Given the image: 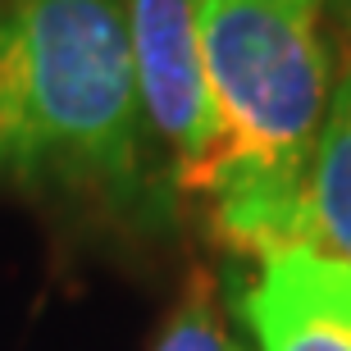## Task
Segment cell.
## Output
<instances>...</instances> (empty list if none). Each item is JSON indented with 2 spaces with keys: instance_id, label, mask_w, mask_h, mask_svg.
Segmentation results:
<instances>
[{
  "instance_id": "6",
  "label": "cell",
  "mask_w": 351,
  "mask_h": 351,
  "mask_svg": "<svg viewBox=\"0 0 351 351\" xmlns=\"http://www.w3.org/2000/svg\"><path fill=\"white\" fill-rule=\"evenodd\" d=\"M156 351H237V347L228 342V333H223L210 292L196 287L192 297L182 301V311L169 319V328L160 333Z\"/></svg>"
},
{
  "instance_id": "3",
  "label": "cell",
  "mask_w": 351,
  "mask_h": 351,
  "mask_svg": "<svg viewBox=\"0 0 351 351\" xmlns=\"http://www.w3.org/2000/svg\"><path fill=\"white\" fill-rule=\"evenodd\" d=\"M210 0H119L146 128L173 160L178 187L210 142V96L201 69V23Z\"/></svg>"
},
{
  "instance_id": "4",
  "label": "cell",
  "mask_w": 351,
  "mask_h": 351,
  "mask_svg": "<svg viewBox=\"0 0 351 351\" xmlns=\"http://www.w3.org/2000/svg\"><path fill=\"white\" fill-rule=\"evenodd\" d=\"M242 319L261 351H351V265L311 242L265 251Z\"/></svg>"
},
{
  "instance_id": "5",
  "label": "cell",
  "mask_w": 351,
  "mask_h": 351,
  "mask_svg": "<svg viewBox=\"0 0 351 351\" xmlns=\"http://www.w3.org/2000/svg\"><path fill=\"white\" fill-rule=\"evenodd\" d=\"M306 223L311 247L351 265V51L333 78L328 114L315 142L311 182H306Z\"/></svg>"
},
{
  "instance_id": "2",
  "label": "cell",
  "mask_w": 351,
  "mask_h": 351,
  "mask_svg": "<svg viewBox=\"0 0 351 351\" xmlns=\"http://www.w3.org/2000/svg\"><path fill=\"white\" fill-rule=\"evenodd\" d=\"M146 142L119 0H0V182L142 206Z\"/></svg>"
},
{
  "instance_id": "1",
  "label": "cell",
  "mask_w": 351,
  "mask_h": 351,
  "mask_svg": "<svg viewBox=\"0 0 351 351\" xmlns=\"http://www.w3.org/2000/svg\"><path fill=\"white\" fill-rule=\"evenodd\" d=\"M328 0H210L201 69L210 142L182 187L210 201L228 247L265 256L311 242L306 182L333 96Z\"/></svg>"
}]
</instances>
